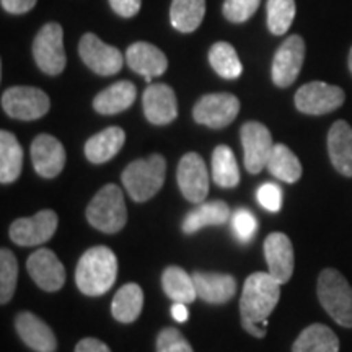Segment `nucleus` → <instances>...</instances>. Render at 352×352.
<instances>
[{
  "instance_id": "5",
  "label": "nucleus",
  "mask_w": 352,
  "mask_h": 352,
  "mask_svg": "<svg viewBox=\"0 0 352 352\" xmlns=\"http://www.w3.org/2000/svg\"><path fill=\"white\" fill-rule=\"evenodd\" d=\"M318 298L327 314L344 328H352V287L340 271H321L318 277Z\"/></svg>"
},
{
  "instance_id": "37",
  "label": "nucleus",
  "mask_w": 352,
  "mask_h": 352,
  "mask_svg": "<svg viewBox=\"0 0 352 352\" xmlns=\"http://www.w3.org/2000/svg\"><path fill=\"white\" fill-rule=\"evenodd\" d=\"M232 228L235 232L236 239L243 241V243H248L256 235L258 220L248 209H239L232 215Z\"/></svg>"
},
{
  "instance_id": "31",
  "label": "nucleus",
  "mask_w": 352,
  "mask_h": 352,
  "mask_svg": "<svg viewBox=\"0 0 352 352\" xmlns=\"http://www.w3.org/2000/svg\"><path fill=\"white\" fill-rule=\"evenodd\" d=\"M206 15V0H173L170 7V20L175 30L192 33L199 28Z\"/></svg>"
},
{
  "instance_id": "38",
  "label": "nucleus",
  "mask_w": 352,
  "mask_h": 352,
  "mask_svg": "<svg viewBox=\"0 0 352 352\" xmlns=\"http://www.w3.org/2000/svg\"><path fill=\"white\" fill-rule=\"evenodd\" d=\"M157 352H192V347L178 329L165 328L157 336Z\"/></svg>"
},
{
  "instance_id": "28",
  "label": "nucleus",
  "mask_w": 352,
  "mask_h": 352,
  "mask_svg": "<svg viewBox=\"0 0 352 352\" xmlns=\"http://www.w3.org/2000/svg\"><path fill=\"white\" fill-rule=\"evenodd\" d=\"M144 307V292L139 284L129 283L118 290L111 303V314L120 323H132Z\"/></svg>"
},
{
  "instance_id": "1",
  "label": "nucleus",
  "mask_w": 352,
  "mask_h": 352,
  "mask_svg": "<svg viewBox=\"0 0 352 352\" xmlns=\"http://www.w3.org/2000/svg\"><path fill=\"white\" fill-rule=\"evenodd\" d=\"M280 298V284L270 272H254L246 277L240 298L241 327L254 338L266 336L267 318Z\"/></svg>"
},
{
  "instance_id": "8",
  "label": "nucleus",
  "mask_w": 352,
  "mask_h": 352,
  "mask_svg": "<svg viewBox=\"0 0 352 352\" xmlns=\"http://www.w3.org/2000/svg\"><path fill=\"white\" fill-rule=\"evenodd\" d=\"M240 111V100L232 94L204 95L195 104L192 118L197 124L210 129H223L235 121Z\"/></svg>"
},
{
  "instance_id": "44",
  "label": "nucleus",
  "mask_w": 352,
  "mask_h": 352,
  "mask_svg": "<svg viewBox=\"0 0 352 352\" xmlns=\"http://www.w3.org/2000/svg\"><path fill=\"white\" fill-rule=\"evenodd\" d=\"M349 70L352 74V47H351V52H349Z\"/></svg>"
},
{
  "instance_id": "2",
  "label": "nucleus",
  "mask_w": 352,
  "mask_h": 352,
  "mask_svg": "<svg viewBox=\"0 0 352 352\" xmlns=\"http://www.w3.org/2000/svg\"><path fill=\"white\" fill-rule=\"evenodd\" d=\"M118 276V259L108 246H94L78 259L76 283L82 294L98 297L113 287Z\"/></svg>"
},
{
  "instance_id": "20",
  "label": "nucleus",
  "mask_w": 352,
  "mask_h": 352,
  "mask_svg": "<svg viewBox=\"0 0 352 352\" xmlns=\"http://www.w3.org/2000/svg\"><path fill=\"white\" fill-rule=\"evenodd\" d=\"M15 328L21 341L34 352H56L57 340L52 329L32 311H21L15 318Z\"/></svg>"
},
{
  "instance_id": "25",
  "label": "nucleus",
  "mask_w": 352,
  "mask_h": 352,
  "mask_svg": "<svg viewBox=\"0 0 352 352\" xmlns=\"http://www.w3.org/2000/svg\"><path fill=\"white\" fill-rule=\"evenodd\" d=\"M230 219V208L223 201L201 202L196 209L188 212L183 219L182 228L184 233L191 235L204 227H219L228 222Z\"/></svg>"
},
{
  "instance_id": "12",
  "label": "nucleus",
  "mask_w": 352,
  "mask_h": 352,
  "mask_svg": "<svg viewBox=\"0 0 352 352\" xmlns=\"http://www.w3.org/2000/svg\"><path fill=\"white\" fill-rule=\"evenodd\" d=\"M178 186L182 195L189 202L201 204L209 195V173L204 160L199 153L189 152L179 160L178 171H176Z\"/></svg>"
},
{
  "instance_id": "17",
  "label": "nucleus",
  "mask_w": 352,
  "mask_h": 352,
  "mask_svg": "<svg viewBox=\"0 0 352 352\" xmlns=\"http://www.w3.org/2000/svg\"><path fill=\"white\" fill-rule=\"evenodd\" d=\"M264 258H266L270 274L280 285L289 283L294 272V246L285 233L274 232L264 240Z\"/></svg>"
},
{
  "instance_id": "40",
  "label": "nucleus",
  "mask_w": 352,
  "mask_h": 352,
  "mask_svg": "<svg viewBox=\"0 0 352 352\" xmlns=\"http://www.w3.org/2000/svg\"><path fill=\"white\" fill-rule=\"evenodd\" d=\"M140 2L142 0H109V6L120 16L131 19L140 10Z\"/></svg>"
},
{
  "instance_id": "16",
  "label": "nucleus",
  "mask_w": 352,
  "mask_h": 352,
  "mask_svg": "<svg viewBox=\"0 0 352 352\" xmlns=\"http://www.w3.org/2000/svg\"><path fill=\"white\" fill-rule=\"evenodd\" d=\"M26 270L39 289L46 292H56L65 283V267L54 252L41 248L34 252L26 261Z\"/></svg>"
},
{
  "instance_id": "43",
  "label": "nucleus",
  "mask_w": 352,
  "mask_h": 352,
  "mask_svg": "<svg viewBox=\"0 0 352 352\" xmlns=\"http://www.w3.org/2000/svg\"><path fill=\"white\" fill-rule=\"evenodd\" d=\"M171 315H173V318L178 321V323H184V321H186L188 316H189L186 303L175 302L173 307H171Z\"/></svg>"
},
{
  "instance_id": "23",
  "label": "nucleus",
  "mask_w": 352,
  "mask_h": 352,
  "mask_svg": "<svg viewBox=\"0 0 352 352\" xmlns=\"http://www.w3.org/2000/svg\"><path fill=\"white\" fill-rule=\"evenodd\" d=\"M135 96H138V90H135L134 83L129 80H121L100 91L94 100V108L96 113L111 116V114L129 109L134 104Z\"/></svg>"
},
{
  "instance_id": "32",
  "label": "nucleus",
  "mask_w": 352,
  "mask_h": 352,
  "mask_svg": "<svg viewBox=\"0 0 352 352\" xmlns=\"http://www.w3.org/2000/svg\"><path fill=\"white\" fill-rule=\"evenodd\" d=\"M212 179L220 188H235L240 183L235 153L227 145H219L212 152Z\"/></svg>"
},
{
  "instance_id": "26",
  "label": "nucleus",
  "mask_w": 352,
  "mask_h": 352,
  "mask_svg": "<svg viewBox=\"0 0 352 352\" xmlns=\"http://www.w3.org/2000/svg\"><path fill=\"white\" fill-rule=\"evenodd\" d=\"M292 352H340V340L327 324L315 323L298 334Z\"/></svg>"
},
{
  "instance_id": "14",
  "label": "nucleus",
  "mask_w": 352,
  "mask_h": 352,
  "mask_svg": "<svg viewBox=\"0 0 352 352\" xmlns=\"http://www.w3.org/2000/svg\"><path fill=\"white\" fill-rule=\"evenodd\" d=\"M303 60H305V43L302 36L298 34L289 36L280 44L272 59V82L280 88L292 85L300 74Z\"/></svg>"
},
{
  "instance_id": "10",
  "label": "nucleus",
  "mask_w": 352,
  "mask_h": 352,
  "mask_svg": "<svg viewBox=\"0 0 352 352\" xmlns=\"http://www.w3.org/2000/svg\"><path fill=\"white\" fill-rule=\"evenodd\" d=\"M78 54L88 69L103 77L118 74L124 64L122 52L118 47L103 43L94 33L83 34L78 44Z\"/></svg>"
},
{
  "instance_id": "41",
  "label": "nucleus",
  "mask_w": 352,
  "mask_h": 352,
  "mask_svg": "<svg viewBox=\"0 0 352 352\" xmlns=\"http://www.w3.org/2000/svg\"><path fill=\"white\" fill-rule=\"evenodd\" d=\"M36 2L38 0H0V6L12 15H25V13L33 10Z\"/></svg>"
},
{
  "instance_id": "21",
  "label": "nucleus",
  "mask_w": 352,
  "mask_h": 352,
  "mask_svg": "<svg viewBox=\"0 0 352 352\" xmlns=\"http://www.w3.org/2000/svg\"><path fill=\"white\" fill-rule=\"evenodd\" d=\"M192 279H195L197 297L206 303L222 305L230 300L236 292V280L230 274L196 271L192 274Z\"/></svg>"
},
{
  "instance_id": "4",
  "label": "nucleus",
  "mask_w": 352,
  "mask_h": 352,
  "mask_svg": "<svg viewBox=\"0 0 352 352\" xmlns=\"http://www.w3.org/2000/svg\"><path fill=\"white\" fill-rule=\"evenodd\" d=\"M87 220L103 233H118L127 222L124 196L120 186L107 184L100 189L87 208Z\"/></svg>"
},
{
  "instance_id": "33",
  "label": "nucleus",
  "mask_w": 352,
  "mask_h": 352,
  "mask_svg": "<svg viewBox=\"0 0 352 352\" xmlns=\"http://www.w3.org/2000/svg\"><path fill=\"white\" fill-rule=\"evenodd\" d=\"M209 63L215 70V74L227 80H235L243 72L239 54L230 43L219 41L209 51Z\"/></svg>"
},
{
  "instance_id": "3",
  "label": "nucleus",
  "mask_w": 352,
  "mask_h": 352,
  "mask_svg": "<svg viewBox=\"0 0 352 352\" xmlns=\"http://www.w3.org/2000/svg\"><path fill=\"white\" fill-rule=\"evenodd\" d=\"M166 162L160 153L140 158L129 164L122 171L121 179L127 195L135 202L152 199L160 191L165 182Z\"/></svg>"
},
{
  "instance_id": "24",
  "label": "nucleus",
  "mask_w": 352,
  "mask_h": 352,
  "mask_svg": "<svg viewBox=\"0 0 352 352\" xmlns=\"http://www.w3.org/2000/svg\"><path fill=\"white\" fill-rule=\"evenodd\" d=\"M126 134L121 127L111 126L98 134L91 135L85 142V157L91 164L100 165L111 160L124 147Z\"/></svg>"
},
{
  "instance_id": "18",
  "label": "nucleus",
  "mask_w": 352,
  "mask_h": 352,
  "mask_svg": "<svg viewBox=\"0 0 352 352\" xmlns=\"http://www.w3.org/2000/svg\"><path fill=\"white\" fill-rule=\"evenodd\" d=\"M65 155L64 145L50 134H39L32 142V162L34 170L43 178H56L64 170Z\"/></svg>"
},
{
  "instance_id": "22",
  "label": "nucleus",
  "mask_w": 352,
  "mask_h": 352,
  "mask_svg": "<svg viewBox=\"0 0 352 352\" xmlns=\"http://www.w3.org/2000/svg\"><path fill=\"white\" fill-rule=\"evenodd\" d=\"M328 153L334 168L352 176V127L346 121H336L329 129Z\"/></svg>"
},
{
  "instance_id": "15",
  "label": "nucleus",
  "mask_w": 352,
  "mask_h": 352,
  "mask_svg": "<svg viewBox=\"0 0 352 352\" xmlns=\"http://www.w3.org/2000/svg\"><path fill=\"white\" fill-rule=\"evenodd\" d=\"M144 113L147 121L155 126L170 124L178 116V101L173 88L166 83H151L142 96Z\"/></svg>"
},
{
  "instance_id": "6",
  "label": "nucleus",
  "mask_w": 352,
  "mask_h": 352,
  "mask_svg": "<svg viewBox=\"0 0 352 352\" xmlns=\"http://www.w3.org/2000/svg\"><path fill=\"white\" fill-rule=\"evenodd\" d=\"M33 57L39 69L47 76H59L67 64L64 51V30L59 23H46L33 41Z\"/></svg>"
},
{
  "instance_id": "35",
  "label": "nucleus",
  "mask_w": 352,
  "mask_h": 352,
  "mask_svg": "<svg viewBox=\"0 0 352 352\" xmlns=\"http://www.w3.org/2000/svg\"><path fill=\"white\" fill-rule=\"evenodd\" d=\"M19 279V263L10 250L0 252V303L6 305L12 300Z\"/></svg>"
},
{
  "instance_id": "34",
  "label": "nucleus",
  "mask_w": 352,
  "mask_h": 352,
  "mask_svg": "<svg viewBox=\"0 0 352 352\" xmlns=\"http://www.w3.org/2000/svg\"><path fill=\"white\" fill-rule=\"evenodd\" d=\"M296 0H267L266 21L270 32L276 36L287 33L294 19H296Z\"/></svg>"
},
{
  "instance_id": "9",
  "label": "nucleus",
  "mask_w": 352,
  "mask_h": 352,
  "mask_svg": "<svg viewBox=\"0 0 352 352\" xmlns=\"http://www.w3.org/2000/svg\"><path fill=\"white\" fill-rule=\"evenodd\" d=\"M342 88L324 82H310L300 87L296 94V108L303 114L321 116L336 111L344 103Z\"/></svg>"
},
{
  "instance_id": "27",
  "label": "nucleus",
  "mask_w": 352,
  "mask_h": 352,
  "mask_svg": "<svg viewBox=\"0 0 352 352\" xmlns=\"http://www.w3.org/2000/svg\"><path fill=\"white\" fill-rule=\"evenodd\" d=\"M23 166V151L15 134L0 132V183L8 184L19 179Z\"/></svg>"
},
{
  "instance_id": "11",
  "label": "nucleus",
  "mask_w": 352,
  "mask_h": 352,
  "mask_svg": "<svg viewBox=\"0 0 352 352\" xmlns=\"http://www.w3.org/2000/svg\"><path fill=\"white\" fill-rule=\"evenodd\" d=\"M240 139L245 152V168L248 173L258 175L267 165V158L274 147L271 132L261 122L248 121L241 126Z\"/></svg>"
},
{
  "instance_id": "30",
  "label": "nucleus",
  "mask_w": 352,
  "mask_h": 352,
  "mask_svg": "<svg viewBox=\"0 0 352 352\" xmlns=\"http://www.w3.org/2000/svg\"><path fill=\"white\" fill-rule=\"evenodd\" d=\"M266 166L274 178L284 183H297L302 176L300 160L284 144H274Z\"/></svg>"
},
{
  "instance_id": "42",
  "label": "nucleus",
  "mask_w": 352,
  "mask_h": 352,
  "mask_svg": "<svg viewBox=\"0 0 352 352\" xmlns=\"http://www.w3.org/2000/svg\"><path fill=\"white\" fill-rule=\"evenodd\" d=\"M76 352H111V349L103 341L95 340V338H85L77 342Z\"/></svg>"
},
{
  "instance_id": "19",
  "label": "nucleus",
  "mask_w": 352,
  "mask_h": 352,
  "mask_svg": "<svg viewBox=\"0 0 352 352\" xmlns=\"http://www.w3.org/2000/svg\"><path fill=\"white\" fill-rule=\"evenodd\" d=\"M126 63L135 74L142 76L145 80L164 76L168 69L166 56L151 43L138 41L131 44L126 51Z\"/></svg>"
},
{
  "instance_id": "39",
  "label": "nucleus",
  "mask_w": 352,
  "mask_h": 352,
  "mask_svg": "<svg viewBox=\"0 0 352 352\" xmlns=\"http://www.w3.org/2000/svg\"><path fill=\"white\" fill-rule=\"evenodd\" d=\"M258 202L270 212H279L283 208V189L274 183H264L256 192Z\"/></svg>"
},
{
  "instance_id": "29",
  "label": "nucleus",
  "mask_w": 352,
  "mask_h": 352,
  "mask_svg": "<svg viewBox=\"0 0 352 352\" xmlns=\"http://www.w3.org/2000/svg\"><path fill=\"white\" fill-rule=\"evenodd\" d=\"M162 287L166 297L178 303H192L197 297L195 279L179 266L166 267L162 274Z\"/></svg>"
},
{
  "instance_id": "36",
  "label": "nucleus",
  "mask_w": 352,
  "mask_h": 352,
  "mask_svg": "<svg viewBox=\"0 0 352 352\" xmlns=\"http://www.w3.org/2000/svg\"><path fill=\"white\" fill-rule=\"evenodd\" d=\"M261 0H226L223 2V16L232 23H245L258 10Z\"/></svg>"
},
{
  "instance_id": "7",
  "label": "nucleus",
  "mask_w": 352,
  "mask_h": 352,
  "mask_svg": "<svg viewBox=\"0 0 352 352\" xmlns=\"http://www.w3.org/2000/svg\"><path fill=\"white\" fill-rule=\"evenodd\" d=\"M2 108L13 120L34 121L50 111L51 100L36 87H12L3 91Z\"/></svg>"
},
{
  "instance_id": "13",
  "label": "nucleus",
  "mask_w": 352,
  "mask_h": 352,
  "mask_svg": "<svg viewBox=\"0 0 352 352\" xmlns=\"http://www.w3.org/2000/svg\"><path fill=\"white\" fill-rule=\"evenodd\" d=\"M57 214L51 209L39 210L33 217L16 219L10 226V239L20 246H34L46 243L56 233Z\"/></svg>"
}]
</instances>
